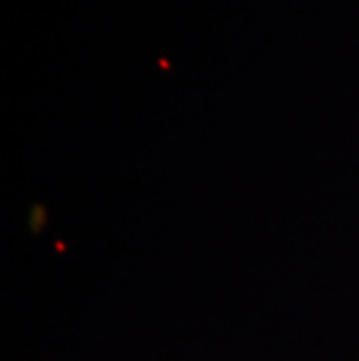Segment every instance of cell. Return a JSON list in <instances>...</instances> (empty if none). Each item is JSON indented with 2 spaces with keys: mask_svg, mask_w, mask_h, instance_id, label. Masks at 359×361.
<instances>
[]
</instances>
